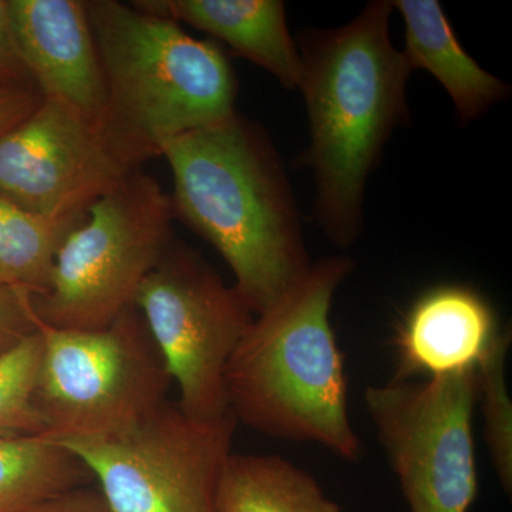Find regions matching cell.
<instances>
[{"instance_id": "cell-1", "label": "cell", "mask_w": 512, "mask_h": 512, "mask_svg": "<svg viewBox=\"0 0 512 512\" xmlns=\"http://www.w3.org/2000/svg\"><path fill=\"white\" fill-rule=\"evenodd\" d=\"M175 217L220 252L254 315L284 298L312 262L284 164L268 133L235 111L161 148Z\"/></svg>"}, {"instance_id": "cell-2", "label": "cell", "mask_w": 512, "mask_h": 512, "mask_svg": "<svg viewBox=\"0 0 512 512\" xmlns=\"http://www.w3.org/2000/svg\"><path fill=\"white\" fill-rule=\"evenodd\" d=\"M392 12V2L375 0L346 25L303 30L296 42L311 133L299 163L315 180L313 215L339 247L359 238L367 180L393 131L409 121L412 69L390 40Z\"/></svg>"}, {"instance_id": "cell-3", "label": "cell", "mask_w": 512, "mask_h": 512, "mask_svg": "<svg viewBox=\"0 0 512 512\" xmlns=\"http://www.w3.org/2000/svg\"><path fill=\"white\" fill-rule=\"evenodd\" d=\"M352 269L343 255L312 264L284 298L255 316L224 382L237 421L356 463L362 444L350 423L348 379L330 325L333 296Z\"/></svg>"}, {"instance_id": "cell-4", "label": "cell", "mask_w": 512, "mask_h": 512, "mask_svg": "<svg viewBox=\"0 0 512 512\" xmlns=\"http://www.w3.org/2000/svg\"><path fill=\"white\" fill-rule=\"evenodd\" d=\"M84 2L106 80L101 126L138 163L237 111V76L217 43L131 3Z\"/></svg>"}, {"instance_id": "cell-5", "label": "cell", "mask_w": 512, "mask_h": 512, "mask_svg": "<svg viewBox=\"0 0 512 512\" xmlns=\"http://www.w3.org/2000/svg\"><path fill=\"white\" fill-rule=\"evenodd\" d=\"M173 201L138 170L101 195L64 239L50 285L33 296L37 319L57 329L99 330L134 306L138 289L173 244Z\"/></svg>"}, {"instance_id": "cell-6", "label": "cell", "mask_w": 512, "mask_h": 512, "mask_svg": "<svg viewBox=\"0 0 512 512\" xmlns=\"http://www.w3.org/2000/svg\"><path fill=\"white\" fill-rule=\"evenodd\" d=\"M36 323L43 356L33 403L46 439L119 436L167 400L173 380L136 306L99 330Z\"/></svg>"}, {"instance_id": "cell-7", "label": "cell", "mask_w": 512, "mask_h": 512, "mask_svg": "<svg viewBox=\"0 0 512 512\" xmlns=\"http://www.w3.org/2000/svg\"><path fill=\"white\" fill-rule=\"evenodd\" d=\"M237 423L231 412L195 420L165 400L119 436L57 444L86 466L109 512H217Z\"/></svg>"}, {"instance_id": "cell-8", "label": "cell", "mask_w": 512, "mask_h": 512, "mask_svg": "<svg viewBox=\"0 0 512 512\" xmlns=\"http://www.w3.org/2000/svg\"><path fill=\"white\" fill-rule=\"evenodd\" d=\"M137 311L195 420L229 413L225 369L255 316L197 252L171 244L138 289Z\"/></svg>"}, {"instance_id": "cell-9", "label": "cell", "mask_w": 512, "mask_h": 512, "mask_svg": "<svg viewBox=\"0 0 512 512\" xmlns=\"http://www.w3.org/2000/svg\"><path fill=\"white\" fill-rule=\"evenodd\" d=\"M367 412L410 512H468L478 494L477 367L369 386Z\"/></svg>"}, {"instance_id": "cell-10", "label": "cell", "mask_w": 512, "mask_h": 512, "mask_svg": "<svg viewBox=\"0 0 512 512\" xmlns=\"http://www.w3.org/2000/svg\"><path fill=\"white\" fill-rule=\"evenodd\" d=\"M138 170L99 119L52 97L0 137V194L37 214L87 211Z\"/></svg>"}, {"instance_id": "cell-11", "label": "cell", "mask_w": 512, "mask_h": 512, "mask_svg": "<svg viewBox=\"0 0 512 512\" xmlns=\"http://www.w3.org/2000/svg\"><path fill=\"white\" fill-rule=\"evenodd\" d=\"M23 62L43 97L92 119L106 106V80L84 0H9Z\"/></svg>"}, {"instance_id": "cell-12", "label": "cell", "mask_w": 512, "mask_h": 512, "mask_svg": "<svg viewBox=\"0 0 512 512\" xmlns=\"http://www.w3.org/2000/svg\"><path fill=\"white\" fill-rule=\"evenodd\" d=\"M498 333L493 308L480 293L461 285L430 289L397 329L394 379H431L477 367Z\"/></svg>"}, {"instance_id": "cell-13", "label": "cell", "mask_w": 512, "mask_h": 512, "mask_svg": "<svg viewBox=\"0 0 512 512\" xmlns=\"http://www.w3.org/2000/svg\"><path fill=\"white\" fill-rule=\"evenodd\" d=\"M131 5L221 40L284 86L299 89L302 60L281 0H137Z\"/></svg>"}, {"instance_id": "cell-14", "label": "cell", "mask_w": 512, "mask_h": 512, "mask_svg": "<svg viewBox=\"0 0 512 512\" xmlns=\"http://www.w3.org/2000/svg\"><path fill=\"white\" fill-rule=\"evenodd\" d=\"M404 23L403 57L410 69L427 70L444 87L457 119L471 123L510 96V86L468 55L437 0H394Z\"/></svg>"}, {"instance_id": "cell-15", "label": "cell", "mask_w": 512, "mask_h": 512, "mask_svg": "<svg viewBox=\"0 0 512 512\" xmlns=\"http://www.w3.org/2000/svg\"><path fill=\"white\" fill-rule=\"evenodd\" d=\"M217 512H342L318 481L278 456L232 453L218 485Z\"/></svg>"}, {"instance_id": "cell-16", "label": "cell", "mask_w": 512, "mask_h": 512, "mask_svg": "<svg viewBox=\"0 0 512 512\" xmlns=\"http://www.w3.org/2000/svg\"><path fill=\"white\" fill-rule=\"evenodd\" d=\"M89 478L82 461L55 441L40 434H0V512L25 510Z\"/></svg>"}, {"instance_id": "cell-17", "label": "cell", "mask_w": 512, "mask_h": 512, "mask_svg": "<svg viewBox=\"0 0 512 512\" xmlns=\"http://www.w3.org/2000/svg\"><path fill=\"white\" fill-rule=\"evenodd\" d=\"M86 214H37L0 194V285L45 293L57 252Z\"/></svg>"}, {"instance_id": "cell-18", "label": "cell", "mask_w": 512, "mask_h": 512, "mask_svg": "<svg viewBox=\"0 0 512 512\" xmlns=\"http://www.w3.org/2000/svg\"><path fill=\"white\" fill-rule=\"evenodd\" d=\"M511 332L497 335L477 365L478 402L491 464L504 491L512 490V402L505 380Z\"/></svg>"}, {"instance_id": "cell-19", "label": "cell", "mask_w": 512, "mask_h": 512, "mask_svg": "<svg viewBox=\"0 0 512 512\" xmlns=\"http://www.w3.org/2000/svg\"><path fill=\"white\" fill-rule=\"evenodd\" d=\"M42 356L39 329L0 353V434L42 436L43 423L33 403Z\"/></svg>"}, {"instance_id": "cell-20", "label": "cell", "mask_w": 512, "mask_h": 512, "mask_svg": "<svg viewBox=\"0 0 512 512\" xmlns=\"http://www.w3.org/2000/svg\"><path fill=\"white\" fill-rule=\"evenodd\" d=\"M32 298L26 289L0 285V353L36 332Z\"/></svg>"}, {"instance_id": "cell-21", "label": "cell", "mask_w": 512, "mask_h": 512, "mask_svg": "<svg viewBox=\"0 0 512 512\" xmlns=\"http://www.w3.org/2000/svg\"><path fill=\"white\" fill-rule=\"evenodd\" d=\"M0 83L37 90L20 53L9 0H0Z\"/></svg>"}, {"instance_id": "cell-22", "label": "cell", "mask_w": 512, "mask_h": 512, "mask_svg": "<svg viewBox=\"0 0 512 512\" xmlns=\"http://www.w3.org/2000/svg\"><path fill=\"white\" fill-rule=\"evenodd\" d=\"M42 99V94L35 89L0 83V137L22 123Z\"/></svg>"}, {"instance_id": "cell-23", "label": "cell", "mask_w": 512, "mask_h": 512, "mask_svg": "<svg viewBox=\"0 0 512 512\" xmlns=\"http://www.w3.org/2000/svg\"><path fill=\"white\" fill-rule=\"evenodd\" d=\"M18 512H109L100 493L76 488Z\"/></svg>"}]
</instances>
